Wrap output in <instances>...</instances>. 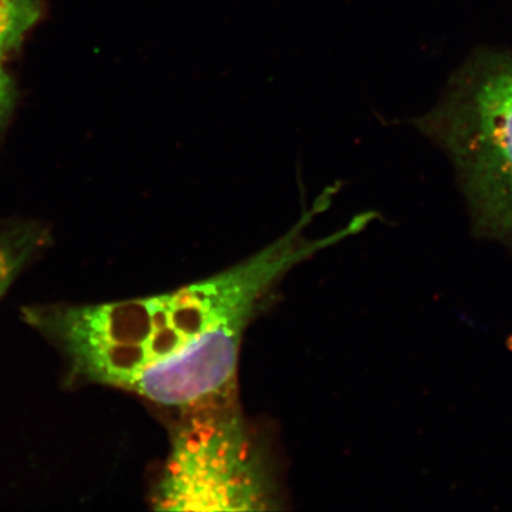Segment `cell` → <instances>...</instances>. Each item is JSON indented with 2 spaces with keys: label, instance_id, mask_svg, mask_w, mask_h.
I'll list each match as a JSON object with an SVG mask.
<instances>
[{
  "label": "cell",
  "instance_id": "1",
  "mask_svg": "<svg viewBox=\"0 0 512 512\" xmlns=\"http://www.w3.org/2000/svg\"><path fill=\"white\" fill-rule=\"evenodd\" d=\"M353 221L325 238L301 228L220 274L175 291L109 303L23 308V320L62 357L74 383L127 392L141 373L228 328L249 326L276 284L295 266L365 227Z\"/></svg>",
  "mask_w": 512,
  "mask_h": 512
},
{
  "label": "cell",
  "instance_id": "2",
  "mask_svg": "<svg viewBox=\"0 0 512 512\" xmlns=\"http://www.w3.org/2000/svg\"><path fill=\"white\" fill-rule=\"evenodd\" d=\"M160 511H265L275 507L271 468L229 402L185 410L154 487Z\"/></svg>",
  "mask_w": 512,
  "mask_h": 512
},
{
  "label": "cell",
  "instance_id": "3",
  "mask_svg": "<svg viewBox=\"0 0 512 512\" xmlns=\"http://www.w3.org/2000/svg\"><path fill=\"white\" fill-rule=\"evenodd\" d=\"M444 137L480 234L512 249V59L464 70L444 110Z\"/></svg>",
  "mask_w": 512,
  "mask_h": 512
},
{
  "label": "cell",
  "instance_id": "4",
  "mask_svg": "<svg viewBox=\"0 0 512 512\" xmlns=\"http://www.w3.org/2000/svg\"><path fill=\"white\" fill-rule=\"evenodd\" d=\"M50 241V229L40 221L0 218V301Z\"/></svg>",
  "mask_w": 512,
  "mask_h": 512
},
{
  "label": "cell",
  "instance_id": "5",
  "mask_svg": "<svg viewBox=\"0 0 512 512\" xmlns=\"http://www.w3.org/2000/svg\"><path fill=\"white\" fill-rule=\"evenodd\" d=\"M46 16V0H0V62L22 52Z\"/></svg>",
  "mask_w": 512,
  "mask_h": 512
},
{
  "label": "cell",
  "instance_id": "6",
  "mask_svg": "<svg viewBox=\"0 0 512 512\" xmlns=\"http://www.w3.org/2000/svg\"><path fill=\"white\" fill-rule=\"evenodd\" d=\"M19 99L20 92L15 74L10 72L8 63L0 62V146L15 117Z\"/></svg>",
  "mask_w": 512,
  "mask_h": 512
}]
</instances>
